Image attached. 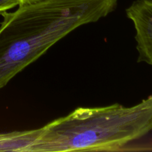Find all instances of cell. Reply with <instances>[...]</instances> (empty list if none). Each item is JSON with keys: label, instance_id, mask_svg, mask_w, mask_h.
<instances>
[{"label": "cell", "instance_id": "5", "mask_svg": "<svg viewBox=\"0 0 152 152\" xmlns=\"http://www.w3.org/2000/svg\"><path fill=\"white\" fill-rule=\"evenodd\" d=\"M20 4L19 0H0V13Z\"/></svg>", "mask_w": 152, "mask_h": 152}, {"label": "cell", "instance_id": "4", "mask_svg": "<svg viewBox=\"0 0 152 152\" xmlns=\"http://www.w3.org/2000/svg\"><path fill=\"white\" fill-rule=\"evenodd\" d=\"M39 132L38 129L0 134V151L30 152Z\"/></svg>", "mask_w": 152, "mask_h": 152}, {"label": "cell", "instance_id": "6", "mask_svg": "<svg viewBox=\"0 0 152 152\" xmlns=\"http://www.w3.org/2000/svg\"><path fill=\"white\" fill-rule=\"evenodd\" d=\"M42 1V0H19V1H20V4H22V3L34 2V1Z\"/></svg>", "mask_w": 152, "mask_h": 152}, {"label": "cell", "instance_id": "1", "mask_svg": "<svg viewBox=\"0 0 152 152\" xmlns=\"http://www.w3.org/2000/svg\"><path fill=\"white\" fill-rule=\"evenodd\" d=\"M117 0H42L0 13V89L75 29L97 22Z\"/></svg>", "mask_w": 152, "mask_h": 152}, {"label": "cell", "instance_id": "3", "mask_svg": "<svg viewBox=\"0 0 152 152\" xmlns=\"http://www.w3.org/2000/svg\"><path fill=\"white\" fill-rule=\"evenodd\" d=\"M126 14L136 31L137 61L152 66V0L134 1L126 9Z\"/></svg>", "mask_w": 152, "mask_h": 152}, {"label": "cell", "instance_id": "2", "mask_svg": "<svg viewBox=\"0 0 152 152\" xmlns=\"http://www.w3.org/2000/svg\"><path fill=\"white\" fill-rule=\"evenodd\" d=\"M152 131V95L131 107L79 108L40 128L30 152L117 151Z\"/></svg>", "mask_w": 152, "mask_h": 152}]
</instances>
